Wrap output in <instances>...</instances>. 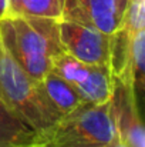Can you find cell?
Here are the masks:
<instances>
[{
  "instance_id": "5bb4252c",
  "label": "cell",
  "mask_w": 145,
  "mask_h": 147,
  "mask_svg": "<svg viewBox=\"0 0 145 147\" xmlns=\"http://www.w3.org/2000/svg\"><path fill=\"white\" fill-rule=\"evenodd\" d=\"M10 16V6L9 0H0V20Z\"/></svg>"
},
{
  "instance_id": "2e32d148",
  "label": "cell",
  "mask_w": 145,
  "mask_h": 147,
  "mask_svg": "<svg viewBox=\"0 0 145 147\" xmlns=\"http://www.w3.org/2000/svg\"><path fill=\"white\" fill-rule=\"evenodd\" d=\"M101 147H128L120 137H118V134H117V137L112 140V142H110L108 144H105V146H101Z\"/></svg>"
},
{
  "instance_id": "7a4b0ae2",
  "label": "cell",
  "mask_w": 145,
  "mask_h": 147,
  "mask_svg": "<svg viewBox=\"0 0 145 147\" xmlns=\"http://www.w3.org/2000/svg\"><path fill=\"white\" fill-rule=\"evenodd\" d=\"M115 137L111 100L101 104L83 103L36 131L31 144L26 147H101Z\"/></svg>"
},
{
  "instance_id": "4fadbf2b",
  "label": "cell",
  "mask_w": 145,
  "mask_h": 147,
  "mask_svg": "<svg viewBox=\"0 0 145 147\" xmlns=\"http://www.w3.org/2000/svg\"><path fill=\"white\" fill-rule=\"evenodd\" d=\"M145 22V0H128L127 10L124 14L122 29L130 34H134L138 30H144Z\"/></svg>"
},
{
  "instance_id": "9a60e30c",
  "label": "cell",
  "mask_w": 145,
  "mask_h": 147,
  "mask_svg": "<svg viewBox=\"0 0 145 147\" xmlns=\"http://www.w3.org/2000/svg\"><path fill=\"white\" fill-rule=\"evenodd\" d=\"M10 16H20V0H9Z\"/></svg>"
},
{
  "instance_id": "8992f818",
  "label": "cell",
  "mask_w": 145,
  "mask_h": 147,
  "mask_svg": "<svg viewBox=\"0 0 145 147\" xmlns=\"http://www.w3.org/2000/svg\"><path fill=\"white\" fill-rule=\"evenodd\" d=\"M128 0H65L63 17L112 34L121 29Z\"/></svg>"
},
{
  "instance_id": "3957f363",
  "label": "cell",
  "mask_w": 145,
  "mask_h": 147,
  "mask_svg": "<svg viewBox=\"0 0 145 147\" xmlns=\"http://www.w3.org/2000/svg\"><path fill=\"white\" fill-rule=\"evenodd\" d=\"M0 100L34 131L43 130L61 114L46 97L41 83L30 77L0 42Z\"/></svg>"
},
{
  "instance_id": "52a82bcc",
  "label": "cell",
  "mask_w": 145,
  "mask_h": 147,
  "mask_svg": "<svg viewBox=\"0 0 145 147\" xmlns=\"http://www.w3.org/2000/svg\"><path fill=\"white\" fill-rule=\"evenodd\" d=\"M40 83L48 101L61 116L73 111L83 104V100L76 87L55 73H53L51 70L40 80Z\"/></svg>"
},
{
  "instance_id": "ba28073f",
  "label": "cell",
  "mask_w": 145,
  "mask_h": 147,
  "mask_svg": "<svg viewBox=\"0 0 145 147\" xmlns=\"http://www.w3.org/2000/svg\"><path fill=\"white\" fill-rule=\"evenodd\" d=\"M34 136L36 131L0 100V147H26Z\"/></svg>"
},
{
  "instance_id": "277c9868",
  "label": "cell",
  "mask_w": 145,
  "mask_h": 147,
  "mask_svg": "<svg viewBox=\"0 0 145 147\" xmlns=\"http://www.w3.org/2000/svg\"><path fill=\"white\" fill-rule=\"evenodd\" d=\"M58 36L63 49L90 66H105L110 61V34L94 26L74 20H58Z\"/></svg>"
},
{
  "instance_id": "5b68a950",
  "label": "cell",
  "mask_w": 145,
  "mask_h": 147,
  "mask_svg": "<svg viewBox=\"0 0 145 147\" xmlns=\"http://www.w3.org/2000/svg\"><path fill=\"white\" fill-rule=\"evenodd\" d=\"M111 113L118 137L128 147H145L138 92L131 79L112 76Z\"/></svg>"
},
{
  "instance_id": "7c38bea8",
  "label": "cell",
  "mask_w": 145,
  "mask_h": 147,
  "mask_svg": "<svg viewBox=\"0 0 145 147\" xmlns=\"http://www.w3.org/2000/svg\"><path fill=\"white\" fill-rule=\"evenodd\" d=\"M65 0H20V14L60 20Z\"/></svg>"
},
{
  "instance_id": "8fae6325",
  "label": "cell",
  "mask_w": 145,
  "mask_h": 147,
  "mask_svg": "<svg viewBox=\"0 0 145 147\" xmlns=\"http://www.w3.org/2000/svg\"><path fill=\"white\" fill-rule=\"evenodd\" d=\"M145 30H138L131 36L130 40V61H128V71L131 79L135 84L137 92L142 93L145 84Z\"/></svg>"
},
{
  "instance_id": "6da1fadb",
  "label": "cell",
  "mask_w": 145,
  "mask_h": 147,
  "mask_svg": "<svg viewBox=\"0 0 145 147\" xmlns=\"http://www.w3.org/2000/svg\"><path fill=\"white\" fill-rule=\"evenodd\" d=\"M0 42L11 59L34 80L51 69V60L63 51L58 20L37 16H9L0 20Z\"/></svg>"
},
{
  "instance_id": "30bf717a",
  "label": "cell",
  "mask_w": 145,
  "mask_h": 147,
  "mask_svg": "<svg viewBox=\"0 0 145 147\" xmlns=\"http://www.w3.org/2000/svg\"><path fill=\"white\" fill-rule=\"evenodd\" d=\"M50 70L61 79H64L65 82H68L70 84H73L74 87H78L88 79L91 66L83 63L81 60L63 50L53 57Z\"/></svg>"
},
{
  "instance_id": "9c48e42d",
  "label": "cell",
  "mask_w": 145,
  "mask_h": 147,
  "mask_svg": "<svg viewBox=\"0 0 145 147\" xmlns=\"http://www.w3.org/2000/svg\"><path fill=\"white\" fill-rule=\"evenodd\" d=\"M76 90L83 103L101 104L110 101L112 94V76L110 69L105 66H91L88 79L76 87Z\"/></svg>"
}]
</instances>
